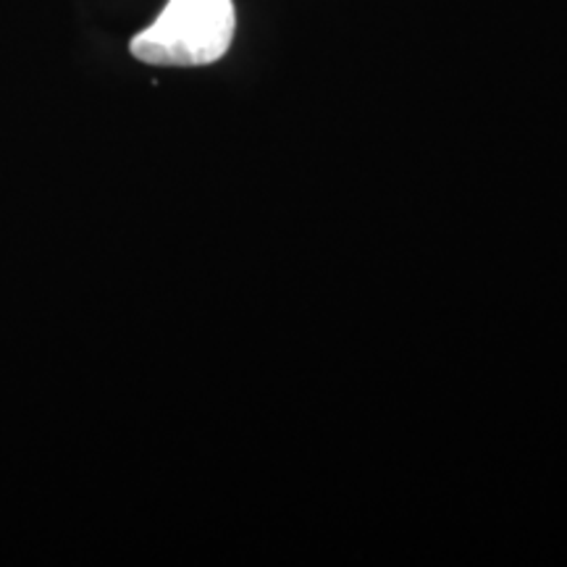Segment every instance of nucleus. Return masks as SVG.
Instances as JSON below:
<instances>
[{
    "label": "nucleus",
    "mask_w": 567,
    "mask_h": 567,
    "mask_svg": "<svg viewBox=\"0 0 567 567\" xmlns=\"http://www.w3.org/2000/svg\"><path fill=\"white\" fill-rule=\"evenodd\" d=\"M234 32V0H168L161 17L134 34L130 51L147 66H208L229 53Z\"/></svg>",
    "instance_id": "obj_1"
}]
</instances>
